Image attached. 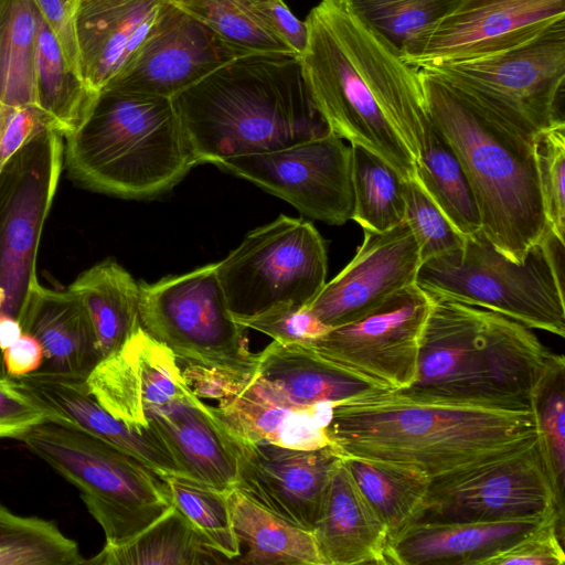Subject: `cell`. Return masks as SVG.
<instances>
[{"instance_id": "6da1fadb", "label": "cell", "mask_w": 565, "mask_h": 565, "mask_svg": "<svg viewBox=\"0 0 565 565\" xmlns=\"http://www.w3.org/2000/svg\"><path fill=\"white\" fill-rule=\"evenodd\" d=\"M305 22L301 70L329 130L376 153L404 180L414 177L430 121L419 70L347 0H320Z\"/></svg>"}, {"instance_id": "603a6c76", "label": "cell", "mask_w": 565, "mask_h": 565, "mask_svg": "<svg viewBox=\"0 0 565 565\" xmlns=\"http://www.w3.org/2000/svg\"><path fill=\"white\" fill-rule=\"evenodd\" d=\"M162 0H76L79 73L94 92L132 61L148 36Z\"/></svg>"}, {"instance_id": "f6af8a7d", "label": "cell", "mask_w": 565, "mask_h": 565, "mask_svg": "<svg viewBox=\"0 0 565 565\" xmlns=\"http://www.w3.org/2000/svg\"><path fill=\"white\" fill-rule=\"evenodd\" d=\"M236 322L245 329L256 330L284 344L309 345L330 329L308 308L292 305L277 306Z\"/></svg>"}, {"instance_id": "d6a6232c", "label": "cell", "mask_w": 565, "mask_h": 565, "mask_svg": "<svg viewBox=\"0 0 565 565\" xmlns=\"http://www.w3.org/2000/svg\"><path fill=\"white\" fill-rule=\"evenodd\" d=\"M414 177L465 237L481 230L479 209L465 170L431 121L425 128Z\"/></svg>"}, {"instance_id": "4fadbf2b", "label": "cell", "mask_w": 565, "mask_h": 565, "mask_svg": "<svg viewBox=\"0 0 565 565\" xmlns=\"http://www.w3.org/2000/svg\"><path fill=\"white\" fill-rule=\"evenodd\" d=\"M427 70L523 115L539 129L565 124V18L508 51Z\"/></svg>"}, {"instance_id": "52a82bcc", "label": "cell", "mask_w": 565, "mask_h": 565, "mask_svg": "<svg viewBox=\"0 0 565 565\" xmlns=\"http://www.w3.org/2000/svg\"><path fill=\"white\" fill-rule=\"evenodd\" d=\"M564 245L547 227L524 260L514 262L480 230L462 247L420 264L416 285L433 298L495 311L563 338Z\"/></svg>"}, {"instance_id": "7a4b0ae2", "label": "cell", "mask_w": 565, "mask_h": 565, "mask_svg": "<svg viewBox=\"0 0 565 565\" xmlns=\"http://www.w3.org/2000/svg\"><path fill=\"white\" fill-rule=\"evenodd\" d=\"M418 70L429 119L465 170L482 233L508 258L523 262L548 227L533 146L541 129L431 70Z\"/></svg>"}, {"instance_id": "4dcf8cb0", "label": "cell", "mask_w": 565, "mask_h": 565, "mask_svg": "<svg viewBox=\"0 0 565 565\" xmlns=\"http://www.w3.org/2000/svg\"><path fill=\"white\" fill-rule=\"evenodd\" d=\"M233 529L246 546L244 565H323L313 533L264 509L241 491L228 493Z\"/></svg>"}, {"instance_id": "681fc988", "label": "cell", "mask_w": 565, "mask_h": 565, "mask_svg": "<svg viewBox=\"0 0 565 565\" xmlns=\"http://www.w3.org/2000/svg\"><path fill=\"white\" fill-rule=\"evenodd\" d=\"M33 1L41 15L57 38L68 63L79 73L78 50L75 34L76 0Z\"/></svg>"}, {"instance_id": "2e32d148", "label": "cell", "mask_w": 565, "mask_h": 565, "mask_svg": "<svg viewBox=\"0 0 565 565\" xmlns=\"http://www.w3.org/2000/svg\"><path fill=\"white\" fill-rule=\"evenodd\" d=\"M239 55L210 26L162 0L136 56L104 88L171 99Z\"/></svg>"}, {"instance_id": "816d5d0a", "label": "cell", "mask_w": 565, "mask_h": 565, "mask_svg": "<svg viewBox=\"0 0 565 565\" xmlns=\"http://www.w3.org/2000/svg\"><path fill=\"white\" fill-rule=\"evenodd\" d=\"M20 322L3 312H0V355L4 349L14 343L22 334ZM2 358V355H1ZM0 376H7L2 363L0 362Z\"/></svg>"}, {"instance_id": "5b68a950", "label": "cell", "mask_w": 565, "mask_h": 565, "mask_svg": "<svg viewBox=\"0 0 565 565\" xmlns=\"http://www.w3.org/2000/svg\"><path fill=\"white\" fill-rule=\"evenodd\" d=\"M171 100L199 163L270 152L330 131L292 54L239 55Z\"/></svg>"}, {"instance_id": "ab89813d", "label": "cell", "mask_w": 565, "mask_h": 565, "mask_svg": "<svg viewBox=\"0 0 565 565\" xmlns=\"http://www.w3.org/2000/svg\"><path fill=\"white\" fill-rule=\"evenodd\" d=\"M539 449L564 516L565 486V359L553 354L531 397Z\"/></svg>"}, {"instance_id": "9a60e30c", "label": "cell", "mask_w": 565, "mask_h": 565, "mask_svg": "<svg viewBox=\"0 0 565 565\" xmlns=\"http://www.w3.org/2000/svg\"><path fill=\"white\" fill-rule=\"evenodd\" d=\"M213 164L279 196L311 218L332 225L351 220V147L331 131L284 149Z\"/></svg>"}, {"instance_id": "f546056e", "label": "cell", "mask_w": 565, "mask_h": 565, "mask_svg": "<svg viewBox=\"0 0 565 565\" xmlns=\"http://www.w3.org/2000/svg\"><path fill=\"white\" fill-rule=\"evenodd\" d=\"M89 315L102 360L119 350L141 327L139 282L117 262L89 267L68 286Z\"/></svg>"}, {"instance_id": "ac0fdd59", "label": "cell", "mask_w": 565, "mask_h": 565, "mask_svg": "<svg viewBox=\"0 0 565 565\" xmlns=\"http://www.w3.org/2000/svg\"><path fill=\"white\" fill-rule=\"evenodd\" d=\"M236 490L264 509L307 531L313 530L331 477L342 457L331 445L297 449L243 443Z\"/></svg>"}, {"instance_id": "e0dca14e", "label": "cell", "mask_w": 565, "mask_h": 565, "mask_svg": "<svg viewBox=\"0 0 565 565\" xmlns=\"http://www.w3.org/2000/svg\"><path fill=\"white\" fill-rule=\"evenodd\" d=\"M565 18V0H460L408 63L416 68L494 55Z\"/></svg>"}, {"instance_id": "484cf974", "label": "cell", "mask_w": 565, "mask_h": 565, "mask_svg": "<svg viewBox=\"0 0 565 565\" xmlns=\"http://www.w3.org/2000/svg\"><path fill=\"white\" fill-rule=\"evenodd\" d=\"M312 533L323 565H386V525L343 458L331 477Z\"/></svg>"}, {"instance_id": "5bb4252c", "label": "cell", "mask_w": 565, "mask_h": 565, "mask_svg": "<svg viewBox=\"0 0 565 565\" xmlns=\"http://www.w3.org/2000/svg\"><path fill=\"white\" fill-rule=\"evenodd\" d=\"M433 298L416 284L401 289L365 316L330 328L311 347L326 360L390 391L408 387Z\"/></svg>"}, {"instance_id": "e575fe53", "label": "cell", "mask_w": 565, "mask_h": 565, "mask_svg": "<svg viewBox=\"0 0 565 565\" xmlns=\"http://www.w3.org/2000/svg\"><path fill=\"white\" fill-rule=\"evenodd\" d=\"M96 93L71 66L38 10L35 105L56 121L65 136L77 126Z\"/></svg>"}, {"instance_id": "f907efd6", "label": "cell", "mask_w": 565, "mask_h": 565, "mask_svg": "<svg viewBox=\"0 0 565 565\" xmlns=\"http://www.w3.org/2000/svg\"><path fill=\"white\" fill-rule=\"evenodd\" d=\"M7 376L19 377L41 369L43 349L31 334L22 332L19 339L1 353Z\"/></svg>"}, {"instance_id": "8992f818", "label": "cell", "mask_w": 565, "mask_h": 565, "mask_svg": "<svg viewBox=\"0 0 565 565\" xmlns=\"http://www.w3.org/2000/svg\"><path fill=\"white\" fill-rule=\"evenodd\" d=\"M64 138L73 181L120 198L161 194L199 163L166 97L103 88Z\"/></svg>"}, {"instance_id": "9c48e42d", "label": "cell", "mask_w": 565, "mask_h": 565, "mask_svg": "<svg viewBox=\"0 0 565 565\" xmlns=\"http://www.w3.org/2000/svg\"><path fill=\"white\" fill-rule=\"evenodd\" d=\"M235 321L274 307H308L326 284V244L308 221L280 215L244 237L217 263Z\"/></svg>"}, {"instance_id": "f5cc1de1", "label": "cell", "mask_w": 565, "mask_h": 565, "mask_svg": "<svg viewBox=\"0 0 565 565\" xmlns=\"http://www.w3.org/2000/svg\"><path fill=\"white\" fill-rule=\"evenodd\" d=\"M10 109H11V107H9L0 102V143H1V137H2V132H3L4 124H6V120L9 115ZM0 166H1V162H0Z\"/></svg>"}, {"instance_id": "ffe728a7", "label": "cell", "mask_w": 565, "mask_h": 565, "mask_svg": "<svg viewBox=\"0 0 565 565\" xmlns=\"http://www.w3.org/2000/svg\"><path fill=\"white\" fill-rule=\"evenodd\" d=\"M88 392L114 417L146 429L147 413L192 394L177 356L140 327L86 377Z\"/></svg>"}, {"instance_id": "ba28073f", "label": "cell", "mask_w": 565, "mask_h": 565, "mask_svg": "<svg viewBox=\"0 0 565 565\" xmlns=\"http://www.w3.org/2000/svg\"><path fill=\"white\" fill-rule=\"evenodd\" d=\"M20 441L78 489L105 546L130 542L173 507L163 476L89 433L44 420Z\"/></svg>"}, {"instance_id": "3957f363", "label": "cell", "mask_w": 565, "mask_h": 565, "mask_svg": "<svg viewBox=\"0 0 565 565\" xmlns=\"http://www.w3.org/2000/svg\"><path fill=\"white\" fill-rule=\"evenodd\" d=\"M326 431L341 457L406 466L430 482L537 440L532 409L420 404L391 391L333 405Z\"/></svg>"}, {"instance_id": "f35d334b", "label": "cell", "mask_w": 565, "mask_h": 565, "mask_svg": "<svg viewBox=\"0 0 565 565\" xmlns=\"http://www.w3.org/2000/svg\"><path fill=\"white\" fill-rule=\"evenodd\" d=\"M85 563L78 544L54 521L19 515L0 503V565Z\"/></svg>"}, {"instance_id": "1f68e13d", "label": "cell", "mask_w": 565, "mask_h": 565, "mask_svg": "<svg viewBox=\"0 0 565 565\" xmlns=\"http://www.w3.org/2000/svg\"><path fill=\"white\" fill-rule=\"evenodd\" d=\"M190 521L172 507L130 542L104 548L85 564L99 565H201L226 564Z\"/></svg>"}, {"instance_id": "7dc6e473", "label": "cell", "mask_w": 565, "mask_h": 565, "mask_svg": "<svg viewBox=\"0 0 565 565\" xmlns=\"http://www.w3.org/2000/svg\"><path fill=\"white\" fill-rule=\"evenodd\" d=\"M44 420V413L12 386L9 376H0V439L21 440Z\"/></svg>"}, {"instance_id": "f1b7e54d", "label": "cell", "mask_w": 565, "mask_h": 565, "mask_svg": "<svg viewBox=\"0 0 565 565\" xmlns=\"http://www.w3.org/2000/svg\"><path fill=\"white\" fill-rule=\"evenodd\" d=\"M256 374L292 404L337 405L390 390L348 371L305 344L269 343L256 354Z\"/></svg>"}, {"instance_id": "4316f807", "label": "cell", "mask_w": 565, "mask_h": 565, "mask_svg": "<svg viewBox=\"0 0 565 565\" xmlns=\"http://www.w3.org/2000/svg\"><path fill=\"white\" fill-rule=\"evenodd\" d=\"M43 349L39 371L87 377L102 361L95 331L82 299L38 282L19 320Z\"/></svg>"}, {"instance_id": "7402d4cb", "label": "cell", "mask_w": 565, "mask_h": 565, "mask_svg": "<svg viewBox=\"0 0 565 565\" xmlns=\"http://www.w3.org/2000/svg\"><path fill=\"white\" fill-rule=\"evenodd\" d=\"M148 427L161 438L184 476L222 491L235 488L238 452L212 406L193 393L147 413Z\"/></svg>"}, {"instance_id": "836d02e7", "label": "cell", "mask_w": 565, "mask_h": 565, "mask_svg": "<svg viewBox=\"0 0 565 565\" xmlns=\"http://www.w3.org/2000/svg\"><path fill=\"white\" fill-rule=\"evenodd\" d=\"M342 458L360 490L384 521L388 541L417 520L430 484L426 476L402 465Z\"/></svg>"}, {"instance_id": "44dd1931", "label": "cell", "mask_w": 565, "mask_h": 565, "mask_svg": "<svg viewBox=\"0 0 565 565\" xmlns=\"http://www.w3.org/2000/svg\"><path fill=\"white\" fill-rule=\"evenodd\" d=\"M9 379L23 397L44 413L46 420L89 433L137 458L160 476L182 473L153 429H136L114 417L88 392L85 377L36 371Z\"/></svg>"}, {"instance_id": "d4e9b609", "label": "cell", "mask_w": 565, "mask_h": 565, "mask_svg": "<svg viewBox=\"0 0 565 565\" xmlns=\"http://www.w3.org/2000/svg\"><path fill=\"white\" fill-rule=\"evenodd\" d=\"M551 514L501 522H415L388 541L385 562L487 565Z\"/></svg>"}, {"instance_id": "74e56055", "label": "cell", "mask_w": 565, "mask_h": 565, "mask_svg": "<svg viewBox=\"0 0 565 565\" xmlns=\"http://www.w3.org/2000/svg\"><path fill=\"white\" fill-rule=\"evenodd\" d=\"M354 13L408 63L460 0H347Z\"/></svg>"}, {"instance_id": "d590c367", "label": "cell", "mask_w": 565, "mask_h": 565, "mask_svg": "<svg viewBox=\"0 0 565 565\" xmlns=\"http://www.w3.org/2000/svg\"><path fill=\"white\" fill-rule=\"evenodd\" d=\"M38 8L33 0H0V102L35 105Z\"/></svg>"}, {"instance_id": "cb8c5ba5", "label": "cell", "mask_w": 565, "mask_h": 565, "mask_svg": "<svg viewBox=\"0 0 565 565\" xmlns=\"http://www.w3.org/2000/svg\"><path fill=\"white\" fill-rule=\"evenodd\" d=\"M332 407L331 404L299 407L255 374L239 394L212 409L238 441L315 449L330 445L326 428Z\"/></svg>"}, {"instance_id": "bcb514c9", "label": "cell", "mask_w": 565, "mask_h": 565, "mask_svg": "<svg viewBox=\"0 0 565 565\" xmlns=\"http://www.w3.org/2000/svg\"><path fill=\"white\" fill-rule=\"evenodd\" d=\"M181 363L182 375L191 392L201 399H213L217 404L234 398L256 374V372L247 374L183 361Z\"/></svg>"}, {"instance_id": "c3c4849f", "label": "cell", "mask_w": 565, "mask_h": 565, "mask_svg": "<svg viewBox=\"0 0 565 565\" xmlns=\"http://www.w3.org/2000/svg\"><path fill=\"white\" fill-rule=\"evenodd\" d=\"M44 129H55L62 134L56 121L36 105L11 107L1 137V164L23 143Z\"/></svg>"}, {"instance_id": "ee69618b", "label": "cell", "mask_w": 565, "mask_h": 565, "mask_svg": "<svg viewBox=\"0 0 565 565\" xmlns=\"http://www.w3.org/2000/svg\"><path fill=\"white\" fill-rule=\"evenodd\" d=\"M563 539L564 519L555 512L508 548L491 557L487 565H563Z\"/></svg>"}, {"instance_id": "7c38bea8", "label": "cell", "mask_w": 565, "mask_h": 565, "mask_svg": "<svg viewBox=\"0 0 565 565\" xmlns=\"http://www.w3.org/2000/svg\"><path fill=\"white\" fill-rule=\"evenodd\" d=\"M553 512L561 515L536 440L431 481L415 522H501Z\"/></svg>"}, {"instance_id": "8fae6325", "label": "cell", "mask_w": 565, "mask_h": 565, "mask_svg": "<svg viewBox=\"0 0 565 565\" xmlns=\"http://www.w3.org/2000/svg\"><path fill=\"white\" fill-rule=\"evenodd\" d=\"M63 135L44 129L0 166V312L18 321L36 279V255L64 160Z\"/></svg>"}, {"instance_id": "7bdbcfd3", "label": "cell", "mask_w": 565, "mask_h": 565, "mask_svg": "<svg viewBox=\"0 0 565 565\" xmlns=\"http://www.w3.org/2000/svg\"><path fill=\"white\" fill-rule=\"evenodd\" d=\"M533 146L546 223L565 242V124L537 131Z\"/></svg>"}, {"instance_id": "277c9868", "label": "cell", "mask_w": 565, "mask_h": 565, "mask_svg": "<svg viewBox=\"0 0 565 565\" xmlns=\"http://www.w3.org/2000/svg\"><path fill=\"white\" fill-rule=\"evenodd\" d=\"M553 354L531 328L504 315L433 298L414 381L391 392L420 404L531 411Z\"/></svg>"}, {"instance_id": "8d00e7d4", "label": "cell", "mask_w": 565, "mask_h": 565, "mask_svg": "<svg viewBox=\"0 0 565 565\" xmlns=\"http://www.w3.org/2000/svg\"><path fill=\"white\" fill-rule=\"evenodd\" d=\"M353 212L351 220L373 232L388 231L405 220L404 179L383 158L351 145Z\"/></svg>"}, {"instance_id": "d6986e66", "label": "cell", "mask_w": 565, "mask_h": 565, "mask_svg": "<svg viewBox=\"0 0 565 565\" xmlns=\"http://www.w3.org/2000/svg\"><path fill=\"white\" fill-rule=\"evenodd\" d=\"M363 232L355 256L307 307L329 328L365 316L395 292L416 284L422 264L419 248L405 220L385 232Z\"/></svg>"}, {"instance_id": "b9f144b4", "label": "cell", "mask_w": 565, "mask_h": 565, "mask_svg": "<svg viewBox=\"0 0 565 565\" xmlns=\"http://www.w3.org/2000/svg\"><path fill=\"white\" fill-rule=\"evenodd\" d=\"M405 221L418 244L422 264L462 247L465 236L451 224L415 177L403 182Z\"/></svg>"}, {"instance_id": "60d3db41", "label": "cell", "mask_w": 565, "mask_h": 565, "mask_svg": "<svg viewBox=\"0 0 565 565\" xmlns=\"http://www.w3.org/2000/svg\"><path fill=\"white\" fill-rule=\"evenodd\" d=\"M171 501L193 525L202 540L233 563L241 555L235 535L228 493L188 476H163Z\"/></svg>"}, {"instance_id": "83f0119b", "label": "cell", "mask_w": 565, "mask_h": 565, "mask_svg": "<svg viewBox=\"0 0 565 565\" xmlns=\"http://www.w3.org/2000/svg\"><path fill=\"white\" fill-rule=\"evenodd\" d=\"M200 20L242 52L301 56L308 29L284 0H164Z\"/></svg>"}, {"instance_id": "30bf717a", "label": "cell", "mask_w": 565, "mask_h": 565, "mask_svg": "<svg viewBox=\"0 0 565 565\" xmlns=\"http://www.w3.org/2000/svg\"><path fill=\"white\" fill-rule=\"evenodd\" d=\"M216 267L140 281V324L178 360L253 374L256 354L230 311Z\"/></svg>"}]
</instances>
